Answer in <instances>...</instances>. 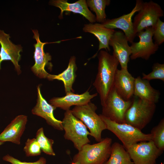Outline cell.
I'll list each match as a JSON object with an SVG mask.
<instances>
[{
    "label": "cell",
    "mask_w": 164,
    "mask_h": 164,
    "mask_svg": "<svg viewBox=\"0 0 164 164\" xmlns=\"http://www.w3.org/2000/svg\"><path fill=\"white\" fill-rule=\"evenodd\" d=\"M98 58V71L93 84L99 94L102 105L113 87L114 77L119 62L114 55H111L104 50H100Z\"/></svg>",
    "instance_id": "cell-1"
},
{
    "label": "cell",
    "mask_w": 164,
    "mask_h": 164,
    "mask_svg": "<svg viewBox=\"0 0 164 164\" xmlns=\"http://www.w3.org/2000/svg\"><path fill=\"white\" fill-rule=\"evenodd\" d=\"M112 139L106 137L93 144L84 145L74 156L73 162L76 164H103L111 152Z\"/></svg>",
    "instance_id": "cell-2"
},
{
    "label": "cell",
    "mask_w": 164,
    "mask_h": 164,
    "mask_svg": "<svg viewBox=\"0 0 164 164\" xmlns=\"http://www.w3.org/2000/svg\"><path fill=\"white\" fill-rule=\"evenodd\" d=\"M105 123L107 129L113 133L121 141L126 150L133 145L142 142L152 141V134H145L141 130L126 123H118L99 115Z\"/></svg>",
    "instance_id": "cell-3"
},
{
    "label": "cell",
    "mask_w": 164,
    "mask_h": 164,
    "mask_svg": "<svg viewBox=\"0 0 164 164\" xmlns=\"http://www.w3.org/2000/svg\"><path fill=\"white\" fill-rule=\"evenodd\" d=\"M97 109V106L90 101L84 105L75 106L71 111L72 114L89 129L90 135L99 142L103 139L102 132L107 128L104 122L96 112Z\"/></svg>",
    "instance_id": "cell-4"
},
{
    "label": "cell",
    "mask_w": 164,
    "mask_h": 164,
    "mask_svg": "<svg viewBox=\"0 0 164 164\" xmlns=\"http://www.w3.org/2000/svg\"><path fill=\"white\" fill-rule=\"evenodd\" d=\"M125 116V123L141 130L151 121L155 111V104L134 96Z\"/></svg>",
    "instance_id": "cell-5"
},
{
    "label": "cell",
    "mask_w": 164,
    "mask_h": 164,
    "mask_svg": "<svg viewBox=\"0 0 164 164\" xmlns=\"http://www.w3.org/2000/svg\"><path fill=\"white\" fill-rule=\"evenodd\" d=\"M62 121L65 131L64 138L72 142L78 151L90 142L88 137V135H90V132L83 123L72 114L71 110L65 111Z\"/></svg>",
    "instance_id": "cell-6"
},
{
    "label": "cell",
    "mask_w": 164,
    "mask_h": 164,
    "mask_svg": "<svg viewBox=\"0 0 164 164\" xmlns=\"http://www.w3.org/2000/svg\"><path fill=\"white\" fill-rule=\"evenodd\" d=\"M132 100L123 99L113 87L102 105V115L118 123H125V113L131 106Z\"/></svg>",
    "instance_id": "cell-7"
},
{
    "label": "cell",
    "mask_w": 164,
    "mask_h": 164,
    "mask_svg": "<svg viewBox=\"0 0 164 164\" xmlns=\"http://www.w3.org/2000/svg\"><path fill=\"white\" fill-rule=\"evenodd\" d=\"M133 22L134 32L136 35L147 28L153 27L160 18L164 16L161 6L152 0L143 2Z\"/></svg>",
    "instance_id": "cell-8"
},
{
    "label": "cell",
    "mask_w": 164,
    "mask_h": 164,
    "mask_svg": "<svg viewBox=\"0 0 164 164\" xmlns=\"http://www.w3.org/2000/svg\"><path fill=\"white\" fill-rule=\"evenodd\" d=\"M153 27H150L137 34L139 40L138 42H133L130 46L131 54L130 57L132 60L138 58L148 60L158 50L159 46L153 41Z\"/></svg>",
    "instance_id": "cell-9"
},
{
    "label": "cell",
    "mask_w": 164,
    "mask_h": 164,
    "mask_svg": "<svg viewBox=\"0 0 164 164\" xmlns=\"http://www.w3.org/2000/svg\"><path fill=\"white\" fill-rule=\"evenodd\" d=\"M126 150L134 164H155L156 159L163 152L152 140L138 142Z\"/></svg>",
    "instance_id": "cell-10"
},
{
    "label": "cell",
    "mask_w": 164,
    "mask_h": 164,
    "mask_svg": "<svg viewBox=\"0 0 164 164\" xmlns=\"http://www.w3.org/2000/svg\"><path fill=\"white\" fill-rule=\"evenodd\" d=\"M143 2L141 0H137L135 7L130 13L118 18L107 19L104 23L101 24L108 28L121 29L123 31L128 42L132 43L136 36L134 32L132 18L135 13L140 10Z\"/></svg>",
    "instance_id": "cell-11"
},
{
    "label": "cell",
    "mask_w": 164,
    "mask_h": 164,
    "mask_svg": "<svg viewBox=\"0 0 164 164\" xmlns=\"http://www.w3.org/2000/svg\"><path fill=\"white\" fill-rule=\"evenodd\" d=\"M32 31L34 33L33 38L36 40V43L34 44L35 51L33 58L35 63L31 69L33 73L38 77L40 78H47L49 73L46 70L45 67L49 64L52 65L49 63L51 60L52 57L49 53L44 52V47L46 44L48 43L42 42L40 41L38 30H32Z\"/></svg>",
    "instance_id": "cell-12"
},
{
    "label": "cell",
    "mask_w": 164,
    "mask_h": 164,
    "mask_svg": "<svg viewBox=\"0 0 164 164\" xmlns=\"http://www.w3.org/2000/svg\"><path fill=\"white\" fill-rule=\"evenodd\" d=\"M9 35L0 30V70L2 61L10 60L14 64L18 74L21 73V67L18 63L21 59L20 53L22 51V47L20 45H16L9 39Z\"/></svg>",
    "instance_id": "cell-13"
},
{
    "label": "cell",
    "mask_w": 164,
    "mask_h": 164,
    "mask_svg": "<svg viewBox=\"0 0 164 164\" xmlns=\"http://www.w3.org/2000/svg\"><path fill=\"white\" fill-rule=\"evenodd\" d=\"M128 42L124 33L121 31H115L109 41V45L113 50V54L118 59L122 69H127L131 54V48Z\"/></svg>",
    "instance_id": "cell-14"
},
{
    "label": "cell",
    "mask_w": 164,
    "mask_h": 164,
    "mask_svg": "<svg viewBox=\"0 0 164 164\" xmlns=\"http://www.w3.org/2000/svg\"><path fill=\"white\" fill-rule=\"evenodd\" d=\"M40 87L39 85L37 87V103L32 110V114L44 119L47 124L54 129L63 130L62 121L56 119L53 115V111L56 108L49 104L43 97Z\"/></svg>",
    "instance_id": "cell-15"
},
{
    "label": "cell",
    "mask_w": 164,
    "mask_h": 164,
    "mask_svg": "<svg viewBox=\"0 0 164 164\" xmlns=\"http://www.w3.org/2000/svg\"><path fill=\"white\" fill-rule=\"evenodd\" d=\"M135 78L127 69H118L114 80L113 88L124 100H131L133 96Z\"/></svg>",
    "instance_id": "cell-16"
},
{
    "label": "cell",
    "mask_w": 164,
    "mask_h": 164,
    "mask_svg": "<svg viewBox=\"0 0 164 164\" xmlns=\"http://www.w3.org/2000/svg\"><path fill=\"white\" fill-rule=\"evenodd\" d=\"M97 95V93L91 94L88 91L81 94L72 92L66 94L62 97H53L49 102L56 108H59L66 111L70 110L72 106H81L87 104Z\"/></svg>",
    "instance_id": "cell-17"
},
{
    "label": "cell",
    "mask_w": 164,
    "mask_h": 164,
    "mask_svg": "<svg viewBox=\"0 0 164 164\" xmlns=\"http://www.w3.org/2000/svg\"><path fill=\"white\" fill-rule=\"evenodd\" d=\"M50 4L60 9V19L63 18V12L67 11L82 15L90 23L96 22L95 16L89 10L85 0H79L73 3H69L66 0H53L50 2Z\"/></svg>",
    "instance_id": "cell-18"
},
{
    "label": "cell",
    "mask_w": 164,
    "mask_h": 164,
    "mask_svg": "<svg viewBox=\"0 0 164 164\" xmlns=\"http://www.w3.org/2000/svg\"><path fill=\"white\" fill-rule=\"evenodd\" d=\"M27 117L20 115L16 116L0 134V141L20 144L21 138L26 128Z\"/></svg>",
    "instance_id": "cell-19"
},
{
    "label": "cell",
    "mask_w": 164,
    "mask_h": 164,
    "mask_svg": "<svg viewBox=\"0 0 164 164\" xmlns=\"http://www.w3.org/2000/svg\"><path fill=\"white\" fill-rule=\"evenodd\" d=\"M160 93L152 87L149 81L140 76L135 78L133 96L148 102L155 104L159 99Z\"/></svg>",
    "instance_id": "cell-20"
},
{
    "label": "cell",
    "mask_w": 164,
    "mask_h": 164,
    "mask_svg": "<svg viewBox=\"0 0 164 164\" xmlns=\"http://www.w3.org/2000/svg\"><path fill=\"white\" fill-rule=\"evenodd\" d=\"M83 30L85 32L94 35L99 41L98 50L94 56L102 49H105L107 52L111 50L109 43L110 38L115 31L114 29L107 28L101 23H90L84 24Z\"/></svg>",
    "instance_id": "cell-21"
},
{
    "label": "cell",
    "mask_w": 164,
    "mask_h": 164,
    "mask_svg": "<svg viewBox=\"0 0 164 164\" xmlns=\"http://www.w3.org/2000/svg\"><path fill=\"white\" fill-rule=\"evenodd\" d=\"M76 62L75 56H71L68 66L65 70L57 75L49 74L47 78L50 80H57L63 81L66 94L74 92L72 87L75 80V72L77 69Z\"/></svg>",
    "instance_id": "cell-22"
},
{
    "label": "cell",
    "mask_w": 164,
    "mask_h": 164,
    "mask_svg": "<svg viewBox=\"0 0 164 164\" xmlns=\"http://www.w3.org/2000/svg\"><path fill=\"white\" fill-rule=\"evenodd\" d=\"M111 148L110 155L103 164H134L123 145L115 142L112 144Z\"/></svg>",
    "instance_id": "cell-23"
},
{
    "label": "cell",
    "mask_w": 164,
    "mask_h": 164,
    "mask_svg": "<svg viewBox=\"0 0 164 164\" xmlns=\"http://www.w3.org/2000/svg\"><path fill=\"white\" fill-rule=\"evenodd\" d=\"M109 0H87L86 1L88 7L96 14V21L102 24L107 20L105 12L106 6L109 5Z\"/></svg>",
    "instance_id": "cell-24"
},
{
    "label": "cell",
    "mask_w": 164,
    "mask_h": 164,
    "mask_svg": "<svg viewBox=\"0 0 164 164\" xmlns=\"http://www.w3.org/2000/svg\"><path fill=\"white\" fill-rule=\"evenodd\" d=\"M36 138L43 152L47 155H55L53 148L54 141L48 138L45 135L43 128H41L37 130L36 134Z\"/></svg>",
    "instance_id": "cell-25"
},
{
    "label": "cell",
    "mask_w": 164,
    "mask_h": 164,
    "mask_svg": "<svg viewBox=\"0 0 164 164\" xmlns=\"http://www.w3.org/2000/svg\"><path fill=\"white\" fill-rule=\"evenodd\" d=\"M153 135L152 141L160 150H164V119H162L158 124L151 130Z\"/></svg>",
    "instance_id": "cell-26"
},
{
    "label": "cell",
    "mask_w": 164,
    "mask_h": 164,
    "mask_svg": "<svg viewBox=\"0 0 164 164\" xmlns=\"http://www.w3.org/2000/svg\"><path fill=\"white\" fill-rule=\"evenodd\" d=\"M152 71L148 74L143 73V79L150 81L153 79H159L164 81V64L155 63L152 67Z\"/></svg>",
    "instance_id": "cell-27"
},
{
    "label": "cell",
    "mask_w": 164,
    "mask_h": 164,
    "mask_svg": "<svg viewBox=\"0 0 164 164\" xmlns=\"http://www.w3.org/2000/svg\"><path fill=\"white\" fill-rule=\"evenodd\" d=\"M27 156H33L41 154V150L36 138H28L25 143L23 149Z\"/></svg>",
    "instance_id": "cell-28"
},
{
    "label": "cell",
    "mask_w": 164,
    "mask_h": 164,
    "mask_svg": "<svg viewBox=\"0 0 164 164\" xmlns=\"http://www.w3.org/2000/svg\"><path fill=\"white\" fill-rule=\"evenodd\" d=\"M153 27L154 43L159 46L164 42V22L159 19Z\"/></svg>",
    "instance_id": "cell-29"
},
{
    "label": "cell",
    "mask_w": 164,
    "mask_h": 164,
    "mask_svg": "<svg viewBox=\"0 0 164 164\" xmlns=\"http://www.w3.org/2000/svg\"><path fill=\"white\" fill-rule=\"evenodd\" d=\"M2 159L12 164H46V160L43 157H41L36 161L33 162H22L9 154L4 156Z\"/></svg>",
    "instance_id": "cell-30"
},
{
    "label": "cell",
    "mask_w": 164,
    "mask_h": 164,
    "mask_svg": "<svg viewBox=\"0 0 164 164\" xmlns=\"http://www.w3.org/2000/svg\"><path fill=\"white\" fill-rule=\"evenodd\" d=\"M3 142L0 141V145L3 144Z\"/></svg>",
    "instance_id": "cell-31"
},
{
    "label": "cell",
    "mask_w": 164,
    "mask_h": 164,
    "mask_svg": "<svg viewBox=\"0 0 164 164\" xmlns=\"http://www.w3.org/2000/svg\"><path fill=\"white\" fill-rule=\"evenodd\" d=\"M71 164H76L75 163L72 162L71 163Z\"/></svg>",
    "instance_id": "cell-32"
},
{
    "label": "cell",
    "mask_w": 164,
    "mask_h": 164,
    "mask_svg": "<svg viewBox=\"0 0 164 164\" xmlns=\"http://www.w3.org/2000/svg\"><path fill=\"white\" fill-rule=\"evenodd\" d=\"M162 164H164V163H163Z\"/></svg>",
    "instance_id": "cell-33"
}]
</instances>
